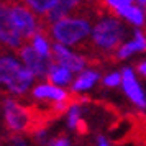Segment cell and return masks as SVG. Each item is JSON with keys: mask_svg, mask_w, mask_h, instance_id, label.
<instances>
[{"mask_svg": "<svg viewBox=\"0 0 146 146\" xmlns=\"http://www.w3.org/2000/svg\"><path fill=\"white\" fill-rule=\"evenodd\" d=\"M33 97L35 99H43V100H51V102H62L71 97V92H67L64 89H59L51 84H38L33 89Z\"/></svg>", "mask_w": 146, "mask_h": 146, "instance_id": "ba28073f", "label": "cell"}, {"mask_svg": "<svg viewBox=\"0 0 146 146\" xmlns=\"http://www.w3.org/2000/svg\"><path fill=\"white\" fill-rule=\"evenodd\" d=\"M30 44L33 46V49L40 54V56L51 59V44L48 43V40L44 38V36H41V35L33 36V40L30 41Z\"/></svg>", "mask_w": 146, "mask_h": 146, "instance_id": "5bb4252c", "label": "cell"}, {"mask_svg": "<svg viewBox=\"0 0 146 146\" xmlns=\"http://www.w3.org/2000/svg\"><path fill=\"white\" fill-rule=\"evenodd\" d=\"M79 115H80V107L79 105H72L71 107V110H69V125L72 126H76V123L79 121Z\"/></svg>", "mask_w": 146, "mask_h": 146, "instance_id": "2e32d148", "label": "cell"}, {"mask_svg": "<svg viewBox=\"0 0 146 146\" xmlns=\"http://www.w3.org/2000/svg\"><path fill=\"white\" fill-rule=\"evenodd\" d=\"M104 84L107 87H115V86H118V84H121V74L120 72L108 74L105 79H104Z\"/></svg>", "mask_w": 146, "mask_h": 146, "instance_id": "9a60e30c", "label": "cell"}, {"mask_svg": "<svg viewBox=\"0 0 146 146\" xmlns=\"http://www.w3.org/2000/svg\"><path fill=\"white\" fill-rule=\"evenodd\" d=\"M15 146H25V145H21V143H17V145H15Z\"/></svg>", "mask_w": 146, "mask_h": 146, "instance_id": "44dd1931", "label": "cell"}, {"mask_svg": "<svg viewBox=\"0 0 146 146\" xmlns=\"http://www.w3.org/2000/svg\"><path fill=\"white\" fill-rule=\"evenodd\" d=\"M97 79H99V74L95 72V71H84V72L72 82V92L74 90H76V92H80V90L90 89V87L97 82Z\"/></svg>", "mask_w": 146, "mask_h": 146, "instance_id": "7c38bea8", "label": "cell"}, {"mask_svg": "<svg viewBox=\"0 0 146 146\" xmlns=\"http://www.w3.org/2000/svg\"><path fill=\"white\" fill-rule=\"evenodd\" d=\"M115 17H123L128 21H131L133 25L136 27H143L146 21V15L143 8L136 7V5H126V7H121L115 12Z\"/></svg>", "mask_w": 146, "mask_h": 146, "instance_id": "30bf717a", "label": "cell"}, {"mask_svg": "<svg viewBox=\"0 0 146 146\" xmlns=\"http://www.w3.org/2000/svg\"><path fill=\"white\" fill-rule=\"evenodd\" d=\"M46 79L51 82V86H66L72 79V72L69 69H66V67L53 62L51 69H49V72L46 76Z\"/></svg>", "mask_w": 146, "mask_h": 146, "instance_id": "8fae6325", "label": "cell"}, {"mask_svg": "<svg viewBox=\"0 0 146 146\" xmlns=\"http://www.w3.org/2000/svg\"><path fill=\"white\" fill-rule=\"evenodd\" d=\"M121 84H123L126 95L130 97V100L133 104L138 108H146V97L143 94V90H141V87L138 86L136 77H135V74H133V71L130 67H125L121 71Z\"/></svg>", "mask_w": 146, "mask_h": 146, "instance_id": "52a82bcc", "label": "cell"}, {"mask_svg": "<svg viewBox=\"0 0 146 146\" xmlns=\"http://www.w3.org/2000/svg\"><path fill=\"white\" fill-rule=\"evenodd\" d=\"M53 146H69V141L64 136H59V138H56L53 141Z\"/></svg>", "mask_w": 146, "mask_h": 146, "instance_id": "ac0fdd59", "label": "cell"}, {"mask_svg": "<svg viewBox=\"0 0 146 146\" xmlns=\"http://www.w3.org/2000/svg\"><path fill=\"white\" fill-rule=\"evenodd\" d=\"M136 51H146V33L139 30L135 33V38L131 41H126L120 46V49L117 51V59H125Z\"/></svg>", "mask_w": 146, "mask_h": 146, "instance_id": "9c48e42d", "label": "cell"}, {"mask_svg": "<svg viewBox=\"0 0 146 146\" xmlns=\"http://www.w3.org/2000/svg\"><path fill=\"white\" fill-rule=\"evenodd\" d=\"M125 36V27L117 18H102L90 31V44L80 46L90 56H110L117 54Z\"/></svg>", "mask_w": 146, "mask_h": 146, "instance_id": "6da1fadb", "label": "cell"}, {"mask_svg": "<svg viewBox=\"0 0 146 146\" xmlns=\"http://www.w3.org/2000/svg\"><path fill=\"white\" fill-rule=\"evenodd\" d=\"M92 31L90 18L66 17L54 21L49 28V38L62 46H79L80 41L86 40Z\"/></svg>", "mask_w": 146, "mask_h": 146, "instance_id": "7a4b0ae2", "label": "cell"}, {"mask_svg": "<svg viewBox=\"0 0 146 146\" xmlns=\"http://www.w3.org/2000/svg\"><path fill=\"white\" fill-rule=\"evenodd\" d=\"M76 130H77V133L79 135H86L87 133V125H86V121L84 120H79L77 123H76V126H74Z\"/></svg>", "mask_w": 146, "mask_h": 146, "instance_id": "e0dca14e", "label": "cell"}, {"mask_svg": "<svg viewBox=\"0 0 146 146\" xmlns=\"http://www.w3.org/2000/svg\"><path fill=\"white\" fill-rule=\"evenodd\" d=\"M23 3H25L31 12H36L38 15L44 17V15L54 7L56 0H23Z\"/></svg>", "mask_w": 146, "mask_h": 146, "instance_id": "4fadbf2b", "label": "cell"}, {"mask_svg": "<svg viewBox=\"0 0 146 146\" xmlns=\"http://www.w3.org/2000/svg\"><path fill=\"white\" fill-rule=\"evenodd\" d=\"M0 43L13 48L17 51L25 44L20 31L17 30V27L13 23L10 8H8V5L3 0H0Z\"/></svg>", "mask_w": 146, "mask_h": 146, "instance_id": "277c9868", "label": "cell"}, {"mask_svg": "<svg viewBox=\"0 0 146 146\" xmlns=\"http://www.w3.org/2000/svg\"><path fill=\"white\" fill-rule=\"evenodd\" d=\"M51 61L59 66L69 69L71 72H77L86 67V59L76 53H71L66 46L54 43L51 46Z\"/></svg>", "mask_w": 146, "mask_h": 146, "instance_id": "8992f818", "label": "cell"}, {"mask_svg": "<svg viewBox=\"0 0 146 146\" xmlns=\"http://www.w3.org/2000/svg\"><path fill=\"white\" fill-rule=\"evenodd\" d=\"M143 146H146V145H143Z\"/></svg>", "mask_w": 146, "mask_h": 146, "instance_id": "7402d4cb", "label": "cell"}, {"mask_svg": "<svg viewBox=\"0 0 146 146\" xmlns=\"http://www.w3.org/2000/svg\"><path fill=\"white\" fill-rule=\"evenodd\" d=\"M35 76L25 66L10 56H0V84L7 86L13 94L23 95L31 86Z\"/></svg>", "mask_w": 146, "mask_h": 146, "instance_id": "3957f363", "label": "cell"}, {"mask_svg": "<svg viewBox=\"0 0 146 146\" xmlns=\"http://www.w3.org/2000/svg\"><path fill=\"white\" fill-rule=\"evenodd\" d=\"M136 67H138V72L143 76V77H146V59L145 61H139V62H136Z\"/></svg>", "mask_w": 146, "mask_h": 146, "instance_id": "d6986e66", "label": "cell"}, {"mask_svg": "<svg viewBox=\"0 0 146 146\" xmlns=\"http://www.w3.org/2000/svg\"><path fill=\"white\" fill-rule=\"evenodd\" d=\"M18 54H20L23 64L30 72L33 74L35 77H46L49 69H51V64L53 61L48 59V58H43L33 49V46L28 43V44H23V46L18 49Z\"/></svg>", "mask_w": 146, "mask_h": 146, "instance_id": "5b68a950", "label": "cell"}, {"mask_svg": "<svg viewBox=\"0 0 146 146\" xmlns=\"http://www.w3.org/2000/svg\"><path fill=\"white\" fill-rule=\"evenodd\" d=\"M99 146H108V141L104 136H99Z\"/></svg>", "mask_w": 146, "mask_h": 146, "instance_id": "ffe728a7", "label": "cell"}]
</instances>
